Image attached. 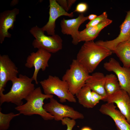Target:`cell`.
I'll list each match as a JSON object with an SVG mask.
<instances>
[{
	"mask_svg": "<svg viewBox=\"0 0 130 130\" xmlns=\"http://www.w3.org/2000/svg\"><path fill=\"white\" fill-rule=\"evenodd\" d=\"M61 121L63 125H66L67 126V129L66 130H72L73 128L76 124L75 120L68 117L64 118Z\"/></svg>",
	"mask_w": 130,
	"mask_h": 130,
	"instance_id": "obj_24",
	"label": "cell"
},
{
	"mask_svg": "<svg viewBox=\"0 0 130 130\" xmlns=\"http://www.w3.org/2000/svg\"><path fill=\"white\" fill-rule=\"evenodd\" d=\"M43 107L46 112L53 116L54 119L56 121H61L66 117L75 120L84 117L82 113L71 107L59 103L53 97L50 99L49 102L44 104Z\"/></svg>",
	"mask_w": 130,
	"mask_h": 130,
	"instance_id": "obj_7",
	"label": "cell"
},
{
	"mask_svg": "<svg viewBox=\"0 0 130 130\" xmlns=\"http://www.w3.org/2000/svg\"><path fill=\"white\" fill-rule=\"evenodd\" d=\"M88 8V5L86 3H80L77 5L74 12L83 13L87 10Z\"/></svg>",
	"mask_w": 130,
	"mask_h": 130,
	"instance_id": "obj_26",
	"label": "cell"
},
{
	"mask_svg": "<svg viewBox=\"0 0 130 130\" xmlns=\"http://www.w3.org/2000/svg\"><path fill=\"white\" fill-rule=\"evenodd\" d=\"M39 83L45 94L55 95L62 103L65 102L66 100L76 102L75 97L70 91L67 83L58 77L49 75Z\"/></svg>",
	"mask_w": 130,
	"mask_h": 130,
	"instance_id": "obj_4",
	"label": "cell"
},
{
	"mask_svg": "<svg viewBox=\"0 0 130 130\" xmlns=\"http://www.w3.org/2000/svg\"><path fill=\"white\" fill-rule=\"evenodd\" d=\"M56 1L58 4L66 11L67 12L69 10L67 0H57Z\"/></svg>",
	"mask_w": 130,
	"mask_h": 130,
	"instance_id": "obj_27",
	"label": "cell"
},
{
	"mask_svg": "<svg viewBox=\"0 0 130 130\" xmlns=\"http://www.w3.org/2000/svg\"><path fill=\"white\" fill-rule=\"evenodd\" d=\"M130 38V10L127 12L125 19L120 26V33L117 37L111 40H100L95 42L98 45L107 48L113 52L118 45L127 41Z\"/></svg>",
	"mask_w": 130,
	"mask_h": 130,
	"instance_id": "obj_13",
	"label": "cell"
},
{
	"mask_svg": "<svg viewBox=\"0 0 130 130\" xmlns=\"http://www.w3.org/2000/svg\"><path fill=\"white\" fill-rule=\"evenodd\" d=\"M49 17L48 21L42 28V30L46 32L47 34L50 36L55 34L56 21L59 17L62 16L70 18L73 17V12L69 13L64 9L58 4L56 0H50Z\"/></svg>",
	"mask_w": 130,
	"mask_h": 130,
	"instance_id": "obj_11",
	"label": "cell"
},
{
	"mask_svg": "<svg viewBox=\"0 0 130 130\" xmlns=\"http://www.w3.org/2000/svg\"><path fill=\"white\" fill-rule=\"evenodd\" d=\"M51 56V54L42 49H38L35 52L31 53L27 58L25 66L26 67L31 68L34 67V70L31 78L38 84L37 77L40 70L45 71L49 66L48 62Z\"/></svg>",
	"mask_w": 130,
	"mask_h": 130,
	"instance_id": "obj_8",
	"label": "cell"
},
{
	"mask_svg": "<svg viewBox=\"0 0 130 130\" xmlns=\"http://www.w3.org/2000/svg\"><path fill=\"white\" fill-rule=\"evenodd\" d=\"M30 32L35 38L32 43L34 48L42 49L51 53H55L62 49L63 41L58 35H46L41 28L37 26L32 27Z\"/></svg>",
	"mask_w": 130,
	"mask_h": 130,
	"instance_id": "obj_6",
	"label": "cell"
},
{
	"mask_svg": "<svg viewBox=\"0 0 130 130\" xmlns=\"http://www.w3.org/2000/svg\"><path fill=\"white\" fill-rule=\"evenodd\" d=\"M112 52L119 58L124 67L130 68V45L127 41L118 45Z\"/></svg>",
	"mask_w": 130,
	"mask_h": 130,
	"instance_id": "obj_19",
	"label": "cell"
},
{
	"mask_svg": "<svg viewBox=\"0 0 130 130\" xmlns=\"http://www.w3.org/2000/svg\"><path fill=\"white\" fill-rule=\"evenodd\" d=\"M80 130H92L90 127H84L82 128Z\"/></svg>",
	"mask_w": 130,
	"mask_h": 130,
	"instance_id": "obj_30",
	"label": "cell"
},
{
	"mask_svg": "<svg viewBox=\"0 0 130 130\" xmlns=\"http://www.w3.org/2000/svg\"><path fill=\"white\" fill-rule=\"evenodd\" d=\"M91 91L85 84L75 95L79 103L85 108H90L94 107L91 100Z\"/></svg>",
	"mask_w": 130,
	"mask_h": 130,
	"instance_id": "obj_20",
	"label": "cell"
},
{
	"mask_svg": "<svg viewBox=\"0 0 130 130\" xmlns=\"http://www.w3.org/2000/svg\"><path fill=\"white\" fill-rule=\"evenodd\" d=\"M76 1V0H67L68 7L69 10L73 4L75 3Z\"/></svg>",
	"mask_w": 130,
	"mask_h": 130,
	"instance_id": "obj_28",
	"label": "cell"
},
{
	"mask_svg": "<svg viewBox=\"0 0 130 130\" xmlns=\"http://www.w3.org/2000/svg\"><path fill=\"white\" fill-rule=\"evenodd\" d=\"M19 9L15 8L11 10L5 11L0 14V43L2 44L6 37L10 38L11 35L8 32L13 29Z\"/></svg>",
	"mask_w": 130,
	"mask_h": 130,
	"instance_id": "obj_14",
	"label": "cell"
},
{
	"mask_svg": "<svg viewBox=\"0 0 130 130\" xmlns=\"http://www.w3.org/2000/svg\"><path fill=\"white\" fill-rule=\"evenodd\" d=\"M112 53L108 48L97 44L93 40L86 41L81 47L76 59L89 73L93 72L103 60Z\"/></svg>",
	"mask_w": 130,
	"mask_h": 130,
	"instance_id": "obj_1",
	"label": "cell"
},
{
	"mask_svg": "<svg viewBox=\"0 0 130 130\" xmlns=\"http://www.w3.org/2000/svg\"><path fill=\"white\" fill-rule=\"evenodd\" d=\"M18 69L15 63L7 55H0V93L5 91L4 88L9 81L18 77Z\"/></svg>",
	"mask_w": 130,
	"mask_h": 130,
	"instance_id": "obj_10",
	"label": "cell"
},
{
	"mask_svg": "<svg viewBox=\"0 0 130 130\" xmlns=\"http://www.w3.org/2000/svg\"><path fill=\"white\" fill-rule=\"evenodd\" d=\"M90 75L75 59L72 60L69 68L62 76V79L67 83L70 91L74 95L85 84Z\"/></svg>",
	"mask_w": 130,
	"mask_h": 130,
	"instance_id": "obj_5",
	"label": "cell"
},
{
	"mask_svg": "<svg viewBox=\"0 0 130 130\" xmlns=\"http://www.w3.org/2000/svg\"><path fill=\"white\" fill-rule=\"evenodd\" d=\"M108 19V15L106 12L97 16L93 20L90 21L85 25L86 28L96 26Z\"/></svg>",
	"mask_w": 130,
	"mask_h": 130,
	"instance_id": "obj_23",
	"label": "cell"
},
{
	"mask_svg": "<svg viewBox=\"0 0 130 130\" xmlns=\"http://www.w3.org/2000/svg\"><path fill=\"white\" fill-rule=\"evenodd\" d=\"M88 20V16L83 13L79 14L76 18L66 20L63 18L61 21L60 25L62 33L71 36L72 43L75 45L79 43L78 35L79 28L80 25Z\"/></svg>",
	"mask_w": 130,
	"mask_h": 130,
	"instance_id": "obj_12",
	"label": "cell"
},
{
	"mask_svg": "<svg viewBox=\"0 0 130 130\" xmlns=\"http://www.w3.org/2000/svg\"><path fill=\"white\" fill-rule=\"evenodd\" d=\"M104 88L107 96L121 89L117 77L112 74L105 76Z\"/></svg>",
	"mask_w": 130,
	"mask_h": 130,
	"instance_id": "obj_21",
	"label": "cell"
},
{
	"mask_svg": "<svg viewBox=\"0 0 130 130\" xmlns=\"http://www.w3.org/2000/svg\"><path fill=\"white\" fill-rule=\"evenodd\" d=\"M114 104L107 102L102 105L99 110L102 114L110 117L114 121L117 130H130V124Z\"/></svg>",
	"mask_w": 130,
	"mask_h": 130,
	"instance_id": "obj_15",
	"label": "cell"
},
{
	"mask_svg": "<svg viewBox=\"0 0 130 130\" xmlns=\"http://www.w3.org/2000/svg\"><path fill=\"white\" fill-rule=\"evenodd\" d=\"M97 16L96 14H91L89 15L88 16V19L90 21L93 20L95 19Z\"/></svg>",
	"mask_w": 130,
	"mask_h": 130,
	"instance_id": "obj_29",
	"label": "cell"
},
{
	"mask_svg": "<svg viewBox=\"0 0 130 130\" xmlns=\"http://www.w3.org/2000/svg\"><path fill=\"white\" fill-rule=\"evenodd\" d=\"M104 68L107 71L113 72L116 75L121 89L126 91L130 97V68L122 66L113 58L105 63Z\"/></svg>",
	"mask_w": 130,
	"mask_h": 130,
	"instance_id": "obj_9",
	"label": "cell"
},
{
	"mask_svg": "<svg viewBox=\"0 0 130 130\" xmlns=\"http://www.w3.org/2000/svg\"><path fill=\"white\" fill-rule=\"evenodd\" d=\"M105 98L96 92L91 91V100L92 103L94 107L98 103L100 100L104 101Z\"/></svg>",
	"mask_w": 130,
	"mask_h": 130,
	"instance_id": "obj_25",
	"label": "cell"
},
{
	"mask_svg": "<svg viewBox=\"0 0 130 130\" xmlns=\"http://www.w3.org/2000/svg\"><path fill=\"white\" fill-rule=\"evenodd\" d=\"M105 81V76L102 72H96L90 75L85 84L92 91L104 97V101L107 96L104 88Z\"/></svg>",
	"mask_w": 130,
	"mask_h": 130,
	"instance_id": "obj_17",
	"label": "cell"
},
{
	"mask_svg": "<svg viewBox=\"0 0 130 130\" xmlns=\"http://www.w3.org/2000/svg\"><path fill=\"white\" fill-rule=\"evenodd\" d=\"M53 97V95H47L42 92L40 87H38L32 91L25 99V104L15 107V109L20 114L26 116L33 115L40 116L45 120L53 119V116L46 112L43 107L44 101Z\"/></svg>",
	"mask_w": 130,
	"mask_h": 130,
	"instance_id": "obj_3",
	"label": "cell"
},
{
	"mask_svg": "<svg viewBox=\"0 0 130 130\" xmlns=\"http://www.w3.org/2000/svg\"><path fill=\"white\" fill-rule=\"evenodd\" d=\"M127 41L130 45V38Z\"/></svg>",
	"mask_w": 130,
	"mask_h": 130,
	"instance_id": "obj_32",
	"label": "cell"
},
{
	"mask_svg": "<svg viewBox=\"0 0 130 130\" xmlns=\"http://www.w3.org/2000/svg\"><path fill=\"white\" fill-rule=\"evenodd\" d=\"M31 78L21 74L11 81L12 85L10 91L6 94L0 93V104L5 102L11 103L17 106L23 104L25 99L35 88Z\"/></svg>",
	"mask_w": 130,
	"mask_h": 130,
	"instance_id": "obj_2",
	"label": "cell"
},
{
	"mask_svg": "<svg viewBox=\"0 0 130 130\" xmlns=\"http://www.w3.org/2000/svg\"><path fill=\"white\" fill-rule=\"evenodd\" d=\"M112 22L111 20L108 19L97 25L86 28L83 30L79 31L78 35L79 42L94 41L100 31Z\"/></svg>",
	"mask_w": 130,
	"mask_h": 130,
	"instance_id": "obj_18",
	"label": "cell"
},
{
	"mask_svg": "<svg viewBox=\"0 0 130 130\" xmlns=\"http://www.w3.org/2000/svg\"></svg>",
	"mask_w": 130,
	"mask_h": 130,
	"instance_id": "obj_33",
	"label": "cell"
},
{
	"mask_svg": "<svg viewBox=\"0 0 130 130\" xmlns=\"http://www.w3.org/2000/svg\"><path fill=\"white\" fill-rule=\"evenodd\" d=\"M18 1H17L16 0H13L12 1L11 3V5H13V6L17 4V3H18Z\"/></svg>",
	"mask_w": 130,
	"mask_h": 130,
	"instance_id": "obj_31",
	"label": "cell"
},
{
	"mask_svg": "<svg viewBox=\"0 0 130 130\" xmlns=\"http://www.w3.org/2000/svg\"><path fill=\"white\" fill-rule=\"evenodd\" d=\"M0 111V130H6L9 127L10 122L14 117L19 115V113L14 114L13 112H10L7 114H5Z\"/></svg>",
	"mask_w": 130,
	"mask_h": 130,
	"instance_id": "obj_22",
	"label": "cell"
},
{
	"mask_svg": "<svg viewBox=\"0 0 130 130\" xmlns=\"http://www.w3.org/2000/svg\"><path fill=\"white\" fill-rule=\"evenodd\" d=\"M104 101L115 104L130 124V97L126 91L121 89L107 96Z\"/></svg>",
	"mask_w": 130,
	"mask_h": 130,
	"instance_id": "obj_16",
	"label": "cell"
}]
</instances>
